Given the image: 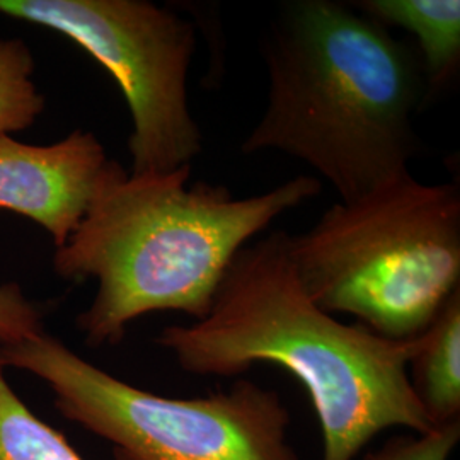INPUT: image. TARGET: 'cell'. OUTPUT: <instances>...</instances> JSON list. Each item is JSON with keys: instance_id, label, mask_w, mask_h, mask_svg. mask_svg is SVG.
Listing matches in <instances>:
<instances>
[{"instance_id": "cell-6", "label": "cell", "mask_w": 460, "mask_h": 460, "mask_svg": "<svg viewBox=\"0 0 460 460\" xmlns=\"http://www.w3.org/2000/svg\"><path fill=\"white\" fill-rule=\"evenodd\" d=\"M0 14L64 34L104 66L132 115V176H164L203 150L188 101L197 28L147 0H0Z\"/></svg>"}, {"instance_id": "cell-3", "label": "cell", "mask_w": 460, "mask_h": 460, "mask_svg": "<svg viewBox=\"0 0 460 460\" xmlns=\"http://www.w3.org/2000/svg\"><path fill=\"white\" fill-rule=\"evenodd\" d=\"M190 180L191 165L132 176L111 161L83 224L57 247L58 277L98 281L94 300L77 317L87 345H118L146 314L205 319L235 254L323 191L317 178L304 174L246 198Z\"/></svg>"}, {"instance_id": "cell-4", "label": "cell", "mask_w": 460, "mask_h": 460, "mask_svg": "<svg viewBox=\"0 0 460 460\" xmlns=\"http://www.w3.org/2000/svg\"><path fill=\"white\" fill-rule=\"evenodd\" d=\"M288 256L324 313L411 341L460 290L459 182L428 184L410 171L336 201L307 232L288 234Z\"/></svg>"}, {"instance_id": "cell-10", "label": "cell", "mask_w": 460, "mask_h": 460, "mask_svg": "<svg viewBox=\"0 0 460 460\" xmlns=\"http://www.w3.org/2000/svg\"><path fill=\"white\" fill-rule=\"evenodd\" d=\"M0 362V460H85L17 397Z\"/></svg>"}, {"instance_id": "cell-9", "label": "cell", "mask_w": 460, "mask_h": 460, "mask_svg": "<svg viewBox=\"0 0 460 460\" xmlns=\"http://www.w3.org/2000/svg\"><path fill=\"white\" fill-rule=\"evenodd\" d=\"M412 391L431 428L460 421V290L414 338L408 365Z\"/></svg>"}, {"instance_id": "cell-5", "label": "cell", "mask_w": 460, "mask_h": 460, "mask_svg": "<svg viewBox=\"0 0 460 460\" xmlns=\"http://www.w3.org/2000/svg\"><path fill=\"white\" fill-rule=\"evenodd\" d=\"M0 362L45 380L66 420L113 445L116 460H300L277 391L237 378L195 399L152 394L40 332L0 346Z\"/></svg>"}, {"instance_id": "cell-8", "label": "cell", "mask_w": 460, "mask_h": 460, "mask_svg": "<svg viewBox=\"0 0 460 460\" xmlns=\"http://www.w3.org/2000/svg\"><path fill=\"white\" fill-rule=\"evenodd\" d=\"M351 7L387 30L401 28L416 38L428 96L454 83L460 66L459 0H360Z\"/></svg>"}, {"instance_id": "cell-12", "label": "cell", "mask_w": 460, "mask_h": 460, "mask_svg": "<svg viewBox=\"0 0 460 460\" xmlns=\"http://www.w3.org/2000/svg\"><path fill=\"white\" fill-rule=\"evenodd\" d=\"M460 440V421L423 435H395L363 460H448Z\"/></svg>"}, {"instance_id": "cell-1", "label": "cell", "mask_w": 460, "mask_h": 460, "mask_svg": "<svg viewBox=\"0 0 460 460\" xmlns=\"http://www.w3.org/2000/svg\"><path fill=\"white\" fill-rule=\"evenodd\" d=\"M155 341L198 377H237L260 363L290 372L319 418L323 460H353L389 428L433 429L410 380L414 340L391 341L317 307L283 230L235 254L205 319L163 329Z\"/></svg>"}, {"instance_id": "cell-7", "label": "cell", "mask_w": 460, "mask_h": 460, "mask_svg": "<svg viewBox=\"0 0 460 460\" xmlns=\"http://www.w3.org/2000/svg\"><path fill=\"white\" fill-rule=\"evenodd\" d=\"M113 159L93 132L30 146L0 137V212L34 220L66 246L89 212Z\"/></svg>"}, {"instance_id": "cell-13", "label": "cell", "mask_w": 460, "mask_h": 460, "mask_svg": "<svg viewBox=\"0 0 460 460\" xmlns=\"http://www.w3.org/2000/svg\"><path fill=\"white\" fill-rule=\"evenodd\" d=\"M43 332V313L17 283L0 285V346L14 345Z\"/></svg>"}, {"instance_id": "cell-11", "label": "cell", "mask_w": 460, "mask_h": 460, "mask_svg": "<svg viewBox=\"0 0 460 460\" xmlns=\"http://www.w3.org/2000/svg\"><path fill=\"white\" fill-rule=\"evenodd\" d=\"M34 58L19 38H0V137L31 127L45 110L33 83Z\"/></svg>"}, {"instance_id": "cell-2", "label": "cell", "mask_w": 460, "mask_h": 460, "mask_svg": "<svg viewBox=\"0 0 460 460\" xmlns=\"http://www.w3.org/2000/svg\"><path fill=\"white\" fill-rule=\"evenodd\" d=\"M263 115L244 155L277 150L309 165L353 201L410 172L412 118L428 98L416 49L351 4L285 2L261 41Z\"/></svg>"}]
</instances>
